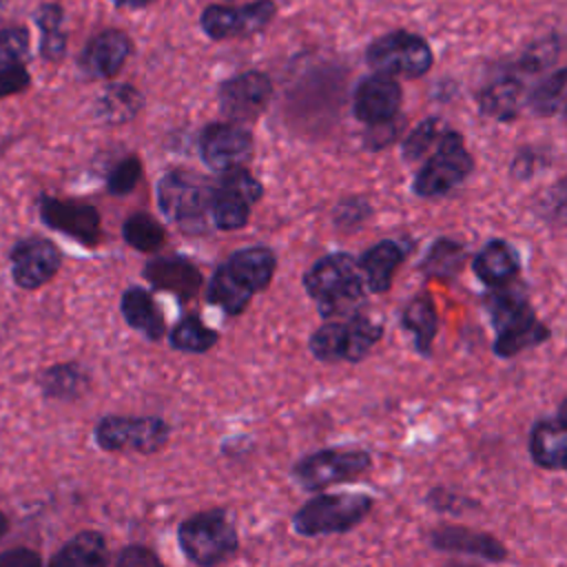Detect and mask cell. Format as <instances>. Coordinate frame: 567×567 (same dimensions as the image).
Listing matches in <instances>:
<instances>
[{"label":"cell","mask_w":567,"mask_h":567,"mask_svg":"<svg viewBox=\"0 0 567 567\" xmlns=\"http://www.w3.org/2000/svg\"><path fill=\"white\" fill-rule=\"evenodd\" d=\"M474 168V159L467 153L463 137L456 131L439 135L436 148L423 168L414 177V193L421 197H439L456 188Z\"/></svg>","instance_id":"obj_6"},{"label":"cell","mask_w":567,"mask_h":567,"mask_svg":"<svg viewBox=\"0 0 567 567\" xmlns=\"http://www.w3.org/2000/svg\"><path fill=\"white\" fill-rule=\"evenodd\" d=\"M122 235L126 239V244L140 252H153L157 250L164 239H166V233H164V226L146 215V213H135L131 215L124 226H122Z\"/></svg>","instance_id":"obj_33"},{"label":"cell","mask_w":567,"mask_h":567,"mask_svg":"<svg viewBox=\"0 0 567 567\" xmlns=\"http://www.w3.org/2000/svg\"><path fill=\"white\" fill-rule=\"evenodd\" d=\"M133 51L131 38L120 29L100 31L82 51L80 69L89 78H115Z\"/></svg>","instance_id":"obj_18"},{"label":"cell","mask_w":567,"mask_h":567,"mask_svg":"<svg viewBox=\"0 0 567 567\" xmlns=\"http://www.w3.org/2000/svg\"><path fill=\"white\" fill-rule=\"evenodd\" d=\"M558 416H560V419H565V421H567V399H565V401H563V405H560V412H558Z\"/></svg>","instance_id":"obj_47"},{"label":"cell","mask_w":567,"mask_h":567,"mask_svg":"<svg viewBox=\"0 0 567 567\" xmlns=\"http://www.w3.org/2000/svg\"><path fill=\"white\" fill-rule=\"evenodd\" d=\"M430 543L441 551L465 554V556H474L489 563L503 560L507 556L503 543H498L494 536L483 532H472L467 527H456V525L436 527L430 534Z\"/></svg>","instance_id":"obj_19"},{"label":"cell","mask_w":567,"mask_h":567,"mask_svg":"<svg viewBox=\"0 0 567 567\" xmlns=\"http://www.w3.org/2000/svg\"><path fill=\"white\" fill-rule=\"evenodd\" d=\"M303 286L326 319L352 317L365 299L361 268L346 252H332L315 261L303 277Z\"/></svg>","instance_id":"obj_1"},{"label":"cell","mask_w":567,"mask_h":567,"mask_svg":"<svg viewBox=\"0 0 567 567\" xmlns=\"http://www.w3.org/2000/svg\"><path fill=\"white\" fill-rule=\"evenodd\" d=\"M221 113L233 122L257 120L272 97V82L266 73L246 71L219 84Z\"/></svg>","instance_id":"obj_13"},{"label":"cell","mask_w":567,"mask_h":567,"mask_svg":"<svg viewBox=\"0 0 567 567\" xmlns=\"http://www.w3.org/2000/svg\"><path fill=\"white\" fill-rule=\"evenodd\" d=\"M275 13L277 4L272 0H257L241 7L210 4L202 11L199 24L210 40H235L264 31Z\"/></svg>","instance_id":"obj_12"},{"label":"cell","mask_w":567,"mask_h":567,"mask_svg":"<svg viewBox=\"0 0 567 567\" xmlns=\"http://www.w3.org/2000/svg\"><path fill=\"white\" fill-rule=\"evenodd\" d=\"M40 563H42V558L35 551L24 549V547L11 549L0 556V565H4V567H29V565H40Z\"/></svg>","instance_id":"obj_44"},{"label":"cell","mask_w":567,"mask_h":567,"mask_svg":"<svg viewBox=\"0 0 567 567\" xmlns=\"http://www.w3.org/2000/svg\"><path fill=\"white\" fill-rule=\"evenodd\" d=\"M439 122L434 117L423 120L403 142V157L408 162L421 159L425 155V151L432 148V144L439 140Z\"/></svg>","instance_id":"obj_39"},{"label":"cell","mask_w":567,"mask_h":567,"mask_svg":"<svg viewBox=\"0 0 567 567\" xmlns=\"http://www.w3.org/2000/svg\"><path fill=\"white\" fill-rule=\"evenodd\" d=\"M226 266L248 290L259 292L270 284L277 268V257L266 246H248L230 255Z\"/></svg>","instance_id":"obj_22"},{"label":"cell","mask_w":567,"mask_h":567,"mask_svg":"<svg viewBox=\"0 0 567 567\" xmlns=\"http://www.w3.org/2000/svg\"><path fill=\"white\" fill-rule=\"evenodd\" d=\"M370 215V206L363 197H350V199H343L337 210H334V219L339 226L343 228H352L357 224H361L365 217Z\"/></svg>","instance_id":"obj_42"},{"label":"cell","mask_w":567,"mask_h":567,"mask_svg":"<svg viewBox=\"0 0 567 567\" xmlns=\"http://www.w3.org/2000/svg\"><path fill=\"white\" fill-rule=\"evenodd\" d=\"M115 563L122 567H148V565H159V558L148 547H126L115 558Z\"/></svg>","instance_id":"obj_43"},{"label":"cell","mask_w":567,"mask_h":567,"mask_svg":"<svg viewBox=\"0 0 567 567\" xmlns=\"http://www.w3.org/2000/svg\"><path fill=\"white\" fill-rule=\"evenodd\" d=\"M199 153L213 171L226 173L241 168L252 155V135L239 124L215 122L202 131Z\"/></svg>","instance_id":"obj_14"},{"label":"cell","mask_w":567,"mask_h":567,"mask_svg":"<svg viewBox=\"0 0 567 567\" xmlns=\"http://www.w3.org/2000/svg\"><path fill=\"white\" fill-rule=\"evenodd\" d=\"M144 277L162 288V290H168L182 299H188L193 297L199 286H202V275L199 270L182 259V257H162V259H153L146 270H144Z\"/></svg>","instance_id":"obj_20"},{"label":"cell","mask_w":567,"mask_h":567,"mask_svg":"<svg viewBox=\"0 0 567 567\" xmlns=\"http://www.w3.org/2000/svg\"><path fill=\"white\" fill-rule=\"evenodd\" d=\"M365 60L377 73L392 78H421L432 69L434 55L421 35L399 29L377 38L368 47Z\"/></svg>","instance_id":"obj_7"},{"label":"cell","mask_w":567,"mask_h":567,"mask_svg":"<svg viewBox=\"0 0 567 567\" xmlns=\"http://www.w3.org/2000/svg\"><path fill=\"white\" fill-rule=\"evenodd\" d=\"M42 392L53 399H75L86 388V372L75 363L53 365L40 377Z\"/></svg>","instance_id":"obj_32"},{"label":"cell","mask_w":567,"mask_h":567,"mask_svg":"<svg viewBox=\"0 0 567 567\" xmlns=\"http://www.w3.org/2000/svg\"><path fill=\"white\" fill-rule=\"evenodd\" d=\"M142 177V162L137 155H126L122 162L115 164V168L109 175V190L113 195H128Z\"/></svg>","instance_id":"obj_38"},{"label":"cell","mask_w":567,"mask_h":567,"mask_svg":"<svg viewBox=\"0 0 567 567\" xmlns=\"http://www.w3.org/2000/svg\"><path fill=\"white\" fill-rule=\"evenodd\" d=\"M565 120H567V100H565Z\"/></svg>","instance_id":"obj_48"},{"label":"cell","mask_w":567,"mask_h":567,"mask_svg":"<svg viewBox=\"0 0 567 567\" xmlns=\"http://www.w3.org/2000/svg\"><path fill=\"white\" fill-rule=\"evenodd\" d=\"M51 565L66 567H102L109 563V549L100 532H80L49 560Z\"/></svg>","instance_id":"obj_27"},{"label":"cell","mask_w":567,"mask_h":567,"mask_svg":"<svg viewBox=\"0 0 567 567\" xmlns=\"http://www.w3.org/2000/svg\"><path fill=\"white\" fill-rule=\"evenodd\" d=\"M7 529H9V518L4 516V512H0V538L7 534Z\"/></svg>","instance_id":"obj_46"},{"label":"cell","mask_w":567,"mask_h":567,"mask_svg":"<svg viewBox=\"0 0 567 567\" xmlns=\"http://www.w3.org/2000/svg\"><path fill=\"white\" fill-rule=\"evenodd\" d=\"M565 93H567V69H560V71H554L534 89L529 97V106L538 115H549L558 109Z\"/></svg>","instance_id":"obj_36"},{"label":"cell","mask_w":567,"mask_h":567,"mask_svg":"<svg viewBox=\"0 0 567 567\" xmlns=\"http://www.w3.org/2000/svg\"><path fill=\"white\" fill-rule=\"evenodd\" d=\"M370 454L363 450H321L303 456L292 474L303 489H323L334 483L350 481L370 467Z\"/></svg>","instance_id":"obj_11"},{"label":"cell","mask_w":567,"mask_h":567,"mask_svg":"<svg viewBox=\"0 0 567 567\" xmlns=\"http://www.w3.org/2000/svg\"><path fill=\"white\" fill-rule=\"evenodd\" d=\"M529 452L540 467H567V421L558 416L538 423L529 436Z\"/></svg>","instance_id":"obj_24"},{"label":"cell","mask_w":567,"mask_h":567,"mask_svg":"<svg viewBox=\"0 0 567 567\" xmlns=\"http://www.w3.org/2000/svg\"><path fill=\"white\" fill-rule=\"evenodd\" d=\"M383 328L370 317L352 315L343 321H326L310 337V352L319 361H359L381 339Z\"/></svg>","instance_id":"obj_5"},{"label":"cell","mask_w":567,"mask_h":567,"mask_svg":"<svg viewBox=\"0 0 567 567\" xmlns=\"http://www.w3.org/2000/svg\"><path fill=\"white\" fill-rule=\"evenodd\" d=\"M179 547L186 558L195 565H219L228 560L239 545L235 525L230 518L215 509V512H199L186 518L177 532Z\"/></svg>","instance_id":"obj_4"},{"label":"cell","mask_w":567,"mask_h":567,"mask_svg":"<svg viewBox=\"0 0 567 567\" xmlns=\"http://www.w3.org/2000/svg\"><path fill=\"white\" fill-rule=\"evenodd\" d=\"M217 332L204 326L197 317H186L173 326L168 341L175 350L182 352H208L217 343Z\"/></svg>","instance_id":"obj_34"},{"label":"cell","mask_w":567,"mask_h":567,"mask_svg":"<svg viewBox=\"0 0 567 567\" xmlns=\"http://www.w3.org/2000/svg\"><path fill=\"white\" fill-rule=\"evenodd\" d=\"M543 213L549 221L558 226H567V179L558 182L545 193L543 199Z\"/></svg>","instance_id":"obj_40"},{"label":"cell","mask_w":567,"mask_h":567,"mask_svg":"<svg viewBox=\"0 0 567 567\" xmlns=\"http://www.w3.org/2000/svg\"><path fill=\"white\" fill-rule=\"evenodd\" d=\"M122 315L131 328L140 330L144 337H148L153 341L162 339L166 332L162 310L155 303V299L151 297V292L144 288L135 286L122 295Z\"/></svg>","instance_id":"obj_25"},{"label":"cell","mask_w":567,"mask_h":567,"mask_svg":"<svg viewBox=\"0 0 567 567\" xmlns=\"http://www.w3.org/2000/svg\"><path fill=\"white\" fill-rule=\"evenodd\" d=\"M40 215L47 226L73 237L75 241H80L89 248L97 246L102 239L100 213L89 204L42 197Z\"/></svg>","instance_id":"obj_16"},{"label":"cell","mask_w":567,"mask_h":567,"mask_svg":"<svg viewBox=\"0 0 567 567\" xmlns=\"http://www.w3.org/2000/svg\"><path fill=\"white\" fill-rule=\"evenodd\" d=\"M168 425L157 416H104L95 425V441L106 452L151 454L168 443Z\"/></svg>","instance_id":"obj_8"},{"label":"cell","mask_w":567,"mask_h":567,"mask_svg":"<svg viewBox=\"0 0 567 567\" xmlns=\"http://www.w3.org/2000/svg\"><path fill=\"white\" fill-rule=\"evenodd\" d=\"M252 290H248L230 270L228 266H219L208 284L206 297L213 306L221 308L226 315H239L252 299Z\"/></svg>","instance_id":"obj_28"},{"label":"cell","mask_w":567,"mask_h":567,"mask_svg":"<svg viewBox=\"0 0 567 567\" xmlns=\"http://www.w3.org/2000/svg\"><path fill=\"white\" fill-rule=\"evenodd\" d=\"M403 248L396 241H379L372 248L365 250V255L359 261L363 281L368 290L372 292H385L392 286V277L396 268L403 264Z\"/></svg>","instance_id":"obj_21"},{"label":"cell","mask_w":567,"mask_h":567,"mask_svg":"<svg viewBox=\"0 0 567 567\" xmlns=\"http://www.w3.org/2000/svg\"><path fill=\"white\" fill-rule=\"evenodd\" d=\"M474 272L489 288H498L514 279L518 272V259L505 241H489L474 257Z\"/></svg>","instance_id":"obj_26"},{"label":"cell","mask_w":567,"mask_h":567,"mask_svg":"<svg viewBox=\"0 0 567 567\" xmlns=\"http://www.w3.org/2000/svg\"><path fill=\"white\" fill-rule=\"evenodd\" d=\"M372 509L365 494H321L310 498L292 516V529L301 536L343 534L359 525Z\"/></svg>","instance_id":"obj_3"},{"label":"cell","mask_w":567,"mask_h":567,"mask_svg":"<svg viewBox=\"0 0 567 567\" xmlns=\"http://www.w3.org/2000/svg\"><path fill=\"white\" fill-rule=\"evenodd\" d=\"M62 266V255L53 241L29 237L11 250V277L24 290H35L51 281Z\"/></svg>","instance_id":"obj_15"},{"label":"cell","mask_w":567,"mask_h":567,"mask_svg":"<svg viewBox=\"0 0 567 567\" xmlns=\"http://www.w3.org/2000/svg\"><path fill=\"white\" fill-rule=\"evenodd\" d=\"M401 86L392 75L374 73L359 82L352 100L354 117L368 126L392 122L401 106Z\"/></svg>","instance_id":"obj_17"},{"label":"cell","mask_w":567,"mask_h":567,"mask_svg":"<svg viewBox=\"0 0 567 567\" xmlns=\"http://www.w3.org/2000/svg\"><path fill=\"white\" fill-rule=\"evenodd\" d=\"M210 190L195 173L171 171L157 184V204L166 217L184 228L199 226L204 215H210Z\"/></svg>","instance_id":"obj_9"},{"label":"cell","mask_w":567,"mask_h":567,"mask_svg":"<svg viewBox=\"0 0 567 567\" xmlns=\"http://www.w3.org/2000/svg\"><path fill=\"white\" fill-rule=\"evenodd\" d=\"M33 18L42 33V44H40L42 58H47L49 62H58L60 58H64V51H66V33L62 31V20H64L62 7L42 4Z\"/></svg>","instance_id":"obj_31"},{"label":"cell","mask_w":567,"mask_h":567,"mask_svg":"<svg viewBox=\"0 0 567 567\" xmlns=\"http://www.w3.org/2000/svg\"><path fill=\"white\" fill-rule=\"evenodd\" d=\"M523 100V80L516 73H505L485 84L478 93V109L494 120H514Z\"/></svg>","instance_id":"obj_23"},{"label":"cell","mask_w":567,"mask_h":567,"mask_svg":"<svg viewBox=\"0 0 567 567\" xmlns=\"http://www.w3.org/2000/svg\"><path fill=\"white\" fill-rule=\"evenodd\" d=\"M485 308L496 330L494 352L498 357H514L549 339V328L536 319L527 299L507 284L485 297Z\"/></svg>","instance_id":"obj_2"},{"label":"cell","mask_w":567,"mask_h":567,"mask_svg":"<svg viewBox=\"0 0 567 567\" xmlns=\"http://www.w3.org/2000/svg\"><path fill=\"white\" fill-rule=\"evenodd\" d=\"M31 84V75L24 64H7L0 66V100L22 93Z\"/></svg>","instance_id":"obj_41"},{"label":"cell","mask_w":567,"mask_h":567,"mask_svg":"<svg viewBox=\"0 0 567 567\" xmlns=\"http://www.w3.org/2000/svg\"><path fill=\"white\" fill-rule=\"evenodd\" d=\"M111 2H115L120 7H128V9H140V7H146V4H151L155 0H111Z\"/></svg>","instance_id":"obj_45"},{"label":"cell","mask_w":567,"mask_h":567,"mask_svg":"<svg viewBox=\"0 0 567 567\" xmlns=\"http://www.w3.org/2000/svg\"><path fill=\"white\" fill-rule=\"evenodd\" d=\"M463 246L441 239L430 248V255L423 259V272L432 277H452L463 266Z\"/></svg>","instance_id":"obj_35"},{"label":"cell","mask_w":567,"mask_h":567,"mask_svg":"<svg viewBox=\"0 0 567 567\" xmlns=\"http://www.w3.org/2000/svg\"><path fill=\"white\" fill-rule=\"evenodd\" d=\"M261 184L244 166L226 171L210 190V217L221 230L246 226L252 206L261 197Z\"/></svg>","instance_id":"obj_10"},{"label":"cell","mask_w":567,"mask_h":567,"mask_svg":"<svg viewBox=\"0 0 567 567\" xmlns=\"http://www.w3.org/2000/svg\"><path fill=\"white\" fill-rule=\"evenodd\" d=\"M144 104L142 93L131 84H111L97 97V115L109 124H124L133 120Z\"/></svg>","instance_id":"obj_29"},{"label":"cell","mask_w":567,"mask_h":567,"mask_svg":"<svg viewBox=\"0 0 567 567\" xmlns=\"http://www.w3.org/2000/svg\"><path fill=\"white\" fill-rule=\"evenodd\" d=\"M401 323L405 330H410L414 334L416 348L419 352H430V346L434 341L436 334V326H439V317H436V308L432 303V299L427 297H414L403 315H401Z\"/></svg>","instance_id":"obj_30"},{"label":"cell","mask_w":567,"mask_h":567,"mask_svg":"<svg viewBox=\"0 0 567 567\" xmlns=\"http://www.w3.org/2000/svg\"><path fill=\"white\" fill-rule=\"evenodd\" d=\"M29 58V31L24 27H7L0 31V66L22 64Z\"/></svg>","instance_id":"obj_37"}]
</instances>
